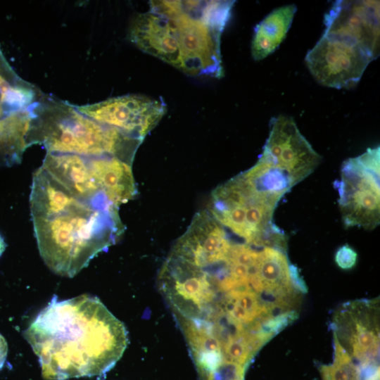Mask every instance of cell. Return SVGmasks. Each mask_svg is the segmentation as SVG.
Returning <instances> with one entry per match:
<instances>
[{
    "mask_svg": "<svg viewBox=\"0 0 380 380\" xmlns=\"http://www.w3.org/2000/svg\"><path fill=\"white\" fill-rule=\"evenodd\" d=\"M24 336L46 380L102 376L128 344L124 324L99 298L88 294L61 301L53 296Z\"/></svg>",
    "mask_w": 380,
    "mask_h": 380,
    "instance_id": "obj_1",
    "label": "cell"
},
{
    "mask_svg": "<svg viewBox=\"0 0 380 380\" xmlns=\"http://www.w3.org/2000/svg\"><path fill=\"white\" fill-rule=\"evenodd\" d=\"M30 201L40 255L61 276L76 275L123 232L118 207L107 196L73 192L42 167L33 175Z\"/></svg>",
    "mask_w": 380,
    "mask_h": 380,
    "instance_id": "obj_2",
    "label": "cell"
},
{
    "mask_svg": "<svg viewBox=\"0 0 380 380\" xmlns=\"http://www.w3.org/2000/svg\"><path fill=\"white\" fill-rule=\"evenodd\" d=\"M27 143L43 145L46 152L89 156H110L132 164L143 140L99 123L75 105L42 94L31 108Z\"/></svg>",
    "mask_w": 380,
    "mask_h": 380,
    "instance_id": "obj_3",
    "label": "cell"
},
{
    "mask_svg": "<svg viewBox=\"0 0 380 380\" xmlns=\"http://www.w3.org/2000/svg\"><path fill=\"white\" fill-rule=\"evenodd\" d=\"M232 1H152L151 9L175 27L182 70L192 76H223L220 37L229 19Z\"/></svg>",
    "mask_w": 380,
    "mask_h": 380,
    "instance_id": "obj_4",
    "label": "cell"
},
{
    "mask_svg": "<svg viewBox=\"0 0 380 380\" xmlns=\"http://www.w3.org/2000/svg\"><path fill=\"white\" fill-rule=\"evenodd\" d=\"M379 147L343 163L337 180L344 224L373 229L379 224Z\"/></svg>",
    "mask_w": 380,
    "mask_h": 380,
    "instance_id": "obj_5",
    "label": "cell"
},
{
    "mask_svg": "<svg viewBox=\"0 0 380 380\" xmlns=\"http://www.w3.org/2000/svg\"><path fill=\"white\" fill-rule=\"evenodd\" d=\"M374 58L354 39L324 32L307 53L305 63L320 84L336 89H350L360 80Z\"/></svg>",
    "mask_w": 380,
    "mask_h": 380,
    "instance_id": "obj_6",
    "label": "cell"
},
{
    "mask_svg": "<svg viewBox=\"0 0 380 380\" xmlns=\"http://www.w3.org/2000/svg\"><path fill=\"white\" fill-rule=\"evenodd\" d=\"M282 175L293 187L319 164L321 156L303 136L293 118H273L260 156Z\"/></svg>",
    "mask_w": 380,
    "mask_h": 380,
    "instance_id": "obj_7",
    "label": "cell"
},
{
    "mask_svg": "<svg viewBox=\"0 0 380 380\" xmlns=\"http://www.w3.org/2000/svg\"><path fill=\"white\" fill-rule=\"evenodd\" d=\"M76 107L92 120L141 140L167 110L162 100L135 94Z\"/></svg>",
    "mask_w": 380,
    "mask_h": 380,
    "instance_id": "obj_8",
    "label": "cell"
},
{
    "mask_svg": "<svg viewBox=\"0 0 380 380\" xmlns=\"http://www.w3.org/2000/svg\"><path fill=\"white\" fill-rule=\"evenodd\" d=\"M324 32L348 37L376 59L379 54V1H336L324 16Z\"/></svg>",
    "mask_w": 380,
    "mask_h": 380,
    "instance_id": "obj_9",
    "label": "cell"
},
{
    "mask_svg": "<svg viewBox=\"0 0 380 380\" xmlns=\"http://www.w3.org/2000/svg\"><path fill=\"white\" fill-rule=\"evenodd\" d=\"M128 37L142 51L181 70L176 31L166 16L151 10L137 15L131 23Z\"/></svg>",
    "mask_w": 380,
    "mask_h": 380,
    "instance_id": "obj_10",
    "label": "cell"
},
{
    "mask_svg": "<svg viewBox=\"0 0 380 380\" xmlns=\"http://www.w3.org/2000/svg\"><path fill=\"white\" fill-rule=\"evenodd\" d=\"M42 94L16 74L0 49V122L30 110Z\"/></svg>",
    "mask_w": 380,
    "mask_h": 380,
    "instance_id": "obj_11",
    "label": "cell"
},
{
    "mask_svg": "<svg viewBox=\"0 0 380 380\" xmlns=\"http://www.w3.org/2000/svg\"><path fill=\"white\" fill-rule=\"evenodd\" d=\"M296 11L294 4L279 7L256 25L251 43L253 59H264L279 47L286 37Z\"/></svg>",
    "mask_w": 380,
    "mask_h": 380,
    "instance_id": "obj_12",
    "label": "cell"
},
{
    "mask_svg": "<svg viewBox=\"0 0 380 380\" xmlns=\"http://www.w3.org/2000/svg\"><path fill=\"white\" fill-rule=\"evenodd\" d=\"M296 318L297 313L294 311L286 312L274 317L270 316L262 322V331L274 336Z\"/></svg>",
    "mask_w": 380,
    "mask_h": 380,
    "instance_id": "obj_13",
    "label": "cell"
},
{
    "mask_svg": "<svg viewBox=\"0 0 380 380\" xmlns=\"http://www.w3.org/2000/svg\"><path fill=\"white\" fill-rule=\"evenodd\" d=\"M357 257L356 252L351 247L344 245L337 250L335 255V261L340 268L348 270L354 267Z\"/></svg>",
    "mask_w": 380,
    "mask_h": 380,
    "instance_id": "obj_14",
    "label": "cell"
},
{
    "mask_svg": "<svg viewBox=\"0 0 380 380\" xmlns=\"http://www.w3.org/2000/svg\"><path fill=\"white\" fill-rule=\"evenodd\" d=\"M8 353V344L4 337L0 334V369L2 368Z\"/></svg>",
    "mask_w": 380,
    "mask_h": 380,
    "instance_id": "obj_15",
    "label": "cell"
},
{
    "mask_svg": "<svg viewBox=\"0 0 380 380\" xmlns=\"http://www.w3.org/2000/svg\"><path fill=\"white\" fill-rule=\"evenodd\" d=\"M6 247V244L3 237L0 235V256L2 255V253L5 251Z\"/></svg>",
    "mask_w": 380,
    "mask_h": 380,
    "instance_id": "obj_16",
    "label": "cell"
}]
</instances>
